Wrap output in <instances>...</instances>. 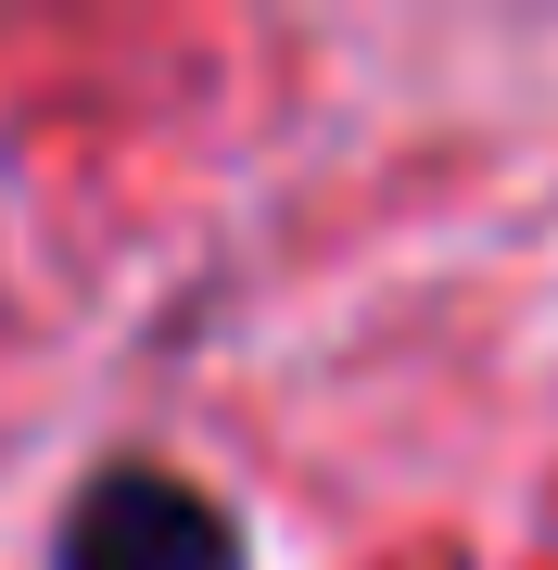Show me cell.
I'll list each match as a JSON object with an SVG mask.
<instances>
[{
    "label": "cell",
    "instance_id": "obj_1",
    "mask_svg": "<svg viewBox=\"0 0 558 570\" xmlns=\"http://www.w3.org/2000/svg\"><path fill=\"white\" fill-rule=\"evenodd\" d=\"M51 570H242V520H228L204 482H178V469L115 456V469L77 482Z\"/></svg>",
    "mask_w": 558,
    "mask_h": 570
}]
</instances>
